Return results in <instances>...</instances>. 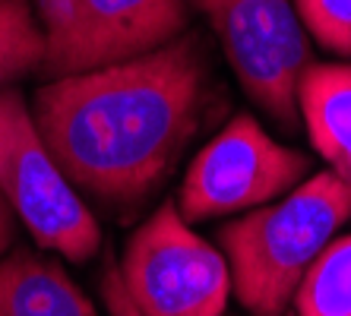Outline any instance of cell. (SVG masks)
<instances>
[{
  "instance_id": "obj_4",
  "label": "cell",
  "mask_w": 351,
  "mask_h": 316,
  "mask_svg": "<svg viewBox=\"0 0 351 316\" xmlns=\"http://www.w3.org/2000/svg\"><path fill=\"white\" fill-rule=\"evenodd\" d=\"M139 316H225L231 272L225 253L196 234L178 203H162L127 241L121 260Z\"/></svg>"
},
{
  "instance_id": "obj_14",
  "label": "cell",
  "mask_w": 351,
  "mask_h": 316,
  "mask_svg": "<svg viewBox=\"0 0 351 316\" xmlns=\"http://www.w3.org/2000/svg\"><path fill=\"white\" fill-rule=\"evenodd\" d=\"M13 237H16V215L7 212V215H0V253L13 247Z\"/></svg>"
},
{
  "instance_id": "obj_3",
  "label": "cell",
  "mask_w": 351,
  "mask_h": 316,
  "mask_svg": "<svg viewBox=\"0 0 351 316\" xmlns=\"http://www.w3.org/2000/svg\"><path fill=\"white\" fill-rule=\"evenodd\" d=\"M0 196L45 250L70 263H89L101 250L95 215L51 158L16 89L0 92Z\"/></svg>"
},
{
  "instance_id": "obj_2",
  "label": "cell",
  "mask_w": 351,
  "mask_h": 316,
  "mask_svg": "<svg viewBox=\"0 0 351 316\" xmlns=\"http://www.w3.org/2000/svg\"><path fill=\"white\" fill-rule=\"evenodd\" d=\"M351 219V190L332 171L313 174L278 203L219 228L231 288L250 316H282L304 272Z\"/></svg>"
},
{
  "instance_id": "obj_9",
  "label": "cell",
  "mask_w": 351,
  "mask_h": 316,
  "mask_svg": "<svg viewBox=\"0 0 351 316\" xmlns=\"http://www.w3.org/2000/svg\"><path fill=\"white\" fill-rule=\"evenodd\" d=\"M0 316H95V307L54 260L13 250L0 263Z\"/></svg>"
},
{
  "instance_id": "obj_15",
  "label": "cell",
  "mask_w": 351,
  "mask_h": 316,
  "mask_svg": "<svg viewBox=\"0 0 351 316\" xmlns=\"http://www.w3.org/2000/svg\"><path fill=\"white\" fill-rule=\"evenodd\" d=\"M7 212H13V209H10V203L3 199V196H0V215H7Z\"/></svg>"
},
{
  "instance_id": "obj_6",
  "label": "cell",
  "mask_w": 351,
  "mask_h": 316,
  "mask_svg": "<svg viewBox=\"0 0 351 316\" xmlns=\"http://www.w3.org/2000/svg\"><path fill=\"white\" fill-rule=\"evenodd\" d=\"M41 70L58 80L162 48L187 32V0H35Z\"/></svg>"
},
{
  "instance_id": "obj_8",
  "label": "cell",
  "mask_w": 351,
  "mask_h": 316,
  "mask_svg": "<svg viewBox=\"0 0 351 316\" xmlns=\"http://www.w3.org/2000/svg\"><path fill=\"white\" fill-rule=\"evenodd\" d=\"M298 111L313 149L351 190V60L307 66L298 86Z\"/></svg>"
},
{
  "instance_id": "obj_1",
  "label": "cell",
  "mask_w": 351,
  "mask_h": 316,
  "mask_svg": "<svg viewBox=\"0 0 351 316\" xmlns=\"http://www.w3.org/2000/svg\"><path fill=\"white\" fill-rule=\"evenodd\" d=\"M219 82L203 38L58 76L35 92V127L66 180L114 212L143 206L199 133Z\"/></svg>"
},
{
  "instance_id": "obj_10",
  "label": "cell",
  "mask_w": 351,
  "mask_h": 316,
  "mask_svg": "<svg viewBox=\"0 0 351 316\" xmlns=\"http://www.w3.org/2000/svg\"><path fill=\"white\" fill-rule=\"evenodd\" d=\"M291 316H351V234L319 250L291 294Z\"/></svg>"
},
{
  "instance_id": "obj_13",
  "label": "cell",
  "mask_w": 351,
  "mask_h": 316,
  "mask_svg": "<svg viewBox=\"0 0 351 316\" xmlns=\"http://www.w3.org/2000/svg\"><path fill=\"white\" fill-rule=\"evenodd\" d=\"M98 291H101V300L111 316H139L136 307L127 297V288H123L121 278V266H117L111 256L105 253V272H101V282H98Z\"/></svg>"
},
{
  "instance_id": "obj_7",
  "label": "cell",
  "mask_w": 351,
  "mask_h": 316,
  "mask_svg": "<svg viewBox=\"0 0 351 316\" xmlns=\"http://www.w3.org/2000/svg\"><path fill=\"white\" fill-rule=\"evenodd\" d=\"M307 171V155L276 143L250 114H237L190 162L178 209L187 221L256 209L294 190Z\"/></svg>"
},
{
  "instance_id": "obj_12",
  "label": "cell",
  "mask_w": 351,
  "mask_h": 316,
  "mask_svg": "<svg viewBox=\"0 0 351 316\" xmlns=\"http://www.w3.org/2000/svg\"><path fill=\"white\" fill-rule=\"evenodd\" d=\"M294 7L317 45L351 57V0H294Z\"/></svg>"
},
{
  "instance_id": "obj_11",
  "label": "cell",
  "mask_w": 351,
  "mask_h": 316,
  "mask_svg": "<svg viewBox=\"0 0 351 316\" xmlns=\"http://www.w3.org/2000/svg\"><path fill=\"white\" fill-rule=\"evenodd\" d=\"M45 32L29 0H0V92L41 70Z\"/></svg>"
},
{
  "instance_id": "obj_5",
  "label": "cell",
  "mask_w": 351,
  "mask_h": 316,
  "mask_svg": "<svg viewBox=\"0 0 351 316\" xmlns=\"http://www.w3.org/2000/svg\"><path fill=\"white\" fill-rule=\"evenodd\" d=\"M219 35L244 92L285 133L298 130V86L311 41L294 0H187Z\"/></svg>"
}]
</instances>
